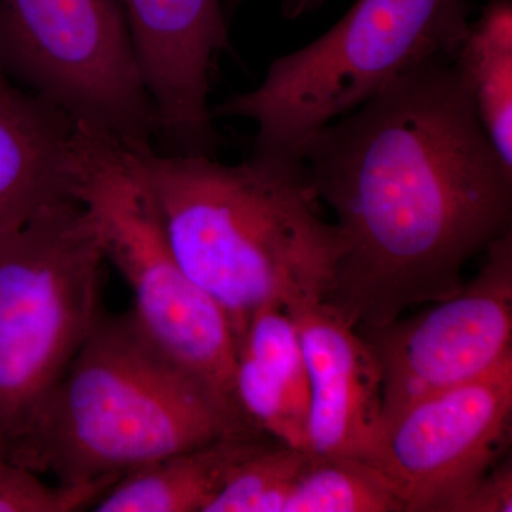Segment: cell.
Wrapping results in <instances>:
<instances>
[{
	"mask_svg": "<svg viewBox=\"0 0 512 512\" xmlns=\"http://www.w3.org/2000/svg\"><path fill=\"white\" fill-rule=\"evenodd\" d=\"M299 157L339 232L322 302L355 328L454 295L468 262L511 231L512 170L454 60L394 80Z\"/></svg>",
	"mask_w": 512,
	"mask_h": 512,
	"instance_id": "1",
	"label": "cell"
},
{
	"mask_svg": "<svg viewBox=\"0 0 512 512\" xmlns=\"http://www.w3.org/2000/svg\"><path fill=\"white\" fill-rule=\"evenodd\" d=\"M131 147L178 262L227 315L237 346L258 309L323 301L339 232L302 158L251 151L224 164Z\"/></svg>",
	"mask_w": 512,
	"mask_h": 512,
	"instance_id": "2",
	"label": "cell"
},
{
	"mask_svg": "<svg viewBox=\"0 0 512 512\" xmlns=\"http://www.w3.org/2000/svg\"><path fill=\"white\" fill-rule=\"evenodd\" d=\"M252 431L259 430L244 414L148 338L131 309L103 311L47 403L19 467L80 487Z\"/></svg>",
	"mask_w": 512,
	"mask_h": 512,
	"instance_id": "3",
	"label": "cell"
},
{
	"mask_svg": "<svg viewBox=\"0 0 512 512\" xmlns=\"http://www.w3.org/2000/svg\"><path fill=\"white\" fill-rule=\"evenodd\" d=\"M96 225L64 198L0 229V460L23 450L104 311Z\"/></svg>",
	"mask_w": 512,
	"mask_h": 512,
	"instance_id": "4",
	"label": "cell"
},
{
	"mask_svg": "<svg viewBox=\"0 0 512 512\" xmlns=\"http://www.w3.org/2000/svg\"><path fill=\"white\" fill-rule=\"evenodd\" d=\"M473 10L470 0H356L325 35L278 57L258 87L222 101L212 116L252 121V151L301 158L320 130L394 80L454 60Z\"/></svg>",
	"mask_w": 512,
	"mask_h": 512,
	"instance_id": "5",
	"label": "cell"
},
{
	"mask_svg": "<svg viewBox=\"0 0 512 512\" xmlns=\"http://www.w3.org/2000/svg\"><path fill=\"white\" fill-rule=\"evenodd\" d=\"M72 171V197L96 225L107 264L130 286L138 325L165 355L239 410L231 323L178 262L133 148L77 124Z\"/></svg>",
	"mask_w": 512,
	"mask_h": 512,
	"instance_id": "6",
	"label": "cell"
},
{
	"mask_svg": "<svg viewBox=\"0 0 512 512\" xmlns=\"http://www.w3.org/2000/svg\"><path fill=\"white\" fill-rule=\"evenodd\" d=\"M0 72L74 123L133 146L158 137L121 0H0Z\"/></svg>",
	"mask_w": 512,
	"mask_h": 512,
	"instance_id": "7",
	"label": "cell"
},
{
	"mask_svg": "<svg viewBox=\"0 0 512 512\" xmlns=\"http://www.w3.org/2000/svg\"><path fill=\"white\" fill-rule=\"evenodd\" d=\"M460 291L421 315L359 326L382 376L383 424L404 407L512 357V231L488 245Z\"/></svg>",
	"mask_w": 512,
	"mask_h": 512,
	"instance_id": "8",
	"label": "cell"
},
{
	"mask_svg": "<svg viewBox=\"0 0 512 512\" xmlns=\"http://www.w3.org/2000/svg\"><path fill=\"white\" fill-rule=\"evenodd\" d=\"M511 420L512 357L384 421L369 464L386 478L403 512H448L468 484L507 454Z\"/></svg>",
	"mask_w": 512,
	"mask_h": 512,
	"instance_id": "9",
	"label": "cell"
},
{
	"mask_svg": "<svg viewBox=\"0 0 512 512\" xmlns=\"http://www.w3.org/2000/svg\"><path fill=\"white\" fill-rule=\"evenodd\" d=\"M164 153L214 156L221 137L208 103L228 47L222 0H121Z\"/></svg>",
	"mask_w": 512,
	"mask_h": 512,
	"instance_id": "10",
	"label": "cell"
},
{
	"mask_svg": "<svg viewBox=\"0 0 512 512\" xmlns=\"http://www.w3.org/2000/svg\"><path fill=\"white\" fill-rule=\"evenodd\" d=\"M291 315L308 369L306 451L370 463L383 433L382 376L372 349L328 303Z\"/></svg>",
	"mask_w": 512,
	"mask_h": 512,
	"instance_id": "11",
	"label": "cell"
},
{
	"mask_svg": "<svg viewBox=\"0 0 512 512\" xmlns=\"http://www.w3.org/2000/svg\"><path fill=\"white\" fill-rule=\"evenodd\" d=\"M76 127L42 97L0 82V229L73 198Z\"/></svg>",
	"mask_w": 512,
	"mask_h": 512,
	"instance_id": "12",
	"label": "cell"
},
{
	"mask_svg": "<svg viewBox=\"0 0 512 512\" xmlns=\"http://www.w3.org/2000/svg\"><path fill=\"white\" fill-rule=\"evenodd\" d=\"M234 394L255 429L306 450L308 369L295 319L282 306H264L248 320L237 346Z\"/></svg>",
	"mask_w": 512,
	"mask_h": 512,
	"instance_id": "13",
	"label": "cell"
},
{
	"mask_svg": "<svg viewBox=\"0 0 512 512\" xmlns=\"http://www.w3.org/2000/svg\"><path fill=\"white\" fill-rule=\"evenodd\" d=\"M268 439L261 431L235 434L128 471L92 511L205 512L239 461Z\"/></svg>",
	"mask_w": 512,
	"mask_h": 512,
	"instance_id": "14",
	"label": "cell"
},
{
	"mask_svg": "<svg viewBox=\"0 0 512 512\" xmlns=\"http://www.w3.org/2000/svg\"><path fill=\"white\" fill-rule=\"evenodd\" d=\"M454 63L485 133L512 170V0H487L468 25Z\"/></svg>",
	"mask_w": 512,
	"mask_h": 512,
	"instance_id": "15",
	"label": "cell"
},
{
	"mask_svg": "<svg viewBox=\"0 0 512 512\" xmlns=\"http://www.w3.org/2000/svg\"><path fill=\"white\" fill-rule=\"evenodd\" d=\"M284 512H403L386 478L366 461L309 453Z\"/></svg>",
	"mask_w": 512,
	"mask_h": 512,
	"instance_id": "16",
	"label": "cell"
},
{
	"mask_svg": "<svg viewBox=\"0 0 512 512\" xmlns=\"http://www.w3.org/2000/svg\"><path fill=\"white\" fill-rule=\"evenodd\" d=\"M309 451L265 440L234 467L205 512H284Z\"/></svg>",
	"mask_w": 512,
	"mask_h": 512,
	"instance_id": "17",
	"label": "cell"
},
{
	"mask_svg": "<svg viewBox=\"0 0 512 512\" xmlns=\"http://www.w3.org/2000/svg\"><path fill=\"white\" fill-rule=\"evenodd\" d=\"M117 480L70 487L46 484L42 477L0 460V512H74L93 505Z\"/></svg>",
	"mask_w": 512,
	"mask_h": 512,
	"instance_id": "18",
	"label": "cell"
},
{
	"mask_svg": "<svg viewBox=\"0 0 512 512\" xmlns=\"http://www.w3.org/2000/svg\"><path fill=\"white\" fill-rule=\"evenodd\" d=\"M512 461L507 454L458 495L448 512H511Z\"/></svg>",
	"mask_w": 512,
	"mask_h": 512,
	"instance_id": "19",
	"label": "cell"
},
{
	"mask_svg": "<svg viewBox=\"0 0 512 512\" xmlns=\"http://www.w3.org/2000/svg\"><path fill=\"white\" fill-rule=\"evenodd\" d=\"M325 0H282V10L288 19H298L309 12H315L323 5ZM242 0H224V12L227 19H231L232 13L241 5Z\"/></svg>",
	"mask_w": 512,
	"mask_h": 512,
	"instance_id": "20",
	"label": "cell"
},
{
	"mask_svg": "<svg viewBox=\"0 0 512 512\" xmlns=\"http://www.w3.org/2000/svg\"><path fill=\"white\" fill-rule=\"evenodd\" d=\"M5 79H6V77H5V76H3V73H2V72H0V82H3V80H5Z\"/></svg>",
	"mask_w": 512,
	"mask_h": 512,
	"instance_id": "21",
	"label": "cell"
}]
</instances>
